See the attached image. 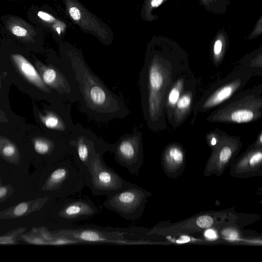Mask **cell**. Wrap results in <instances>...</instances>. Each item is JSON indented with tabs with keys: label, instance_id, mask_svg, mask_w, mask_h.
<instances>
[{
	"label": "cell",
	"instance_id": "1",
	"mask_svg": "<svg viewBox=\"0 0 262 262\" xmlns=\"http://www.w3.org/2000/svg\"><path fill=\"white\" fill-rule=\"evenodd\" d=\"M62 61L78 90L81 112L99 122L123 119L129 114L123 98L106 86L79 52L66 51Z\"/></svg>",
	"mask_w": 262,
	"mask_h": 262
},
{
	"label": "cell",
	"instance_id": "2",
	"mask_svg": "<svg viewBox=\"0 0 262 262\" xmlns=\"http://www.w3.org/2000/svg\"><path fill=\"white\" fill-rule=\"evenodd\" d=\"M52 236H61L79 242L81 244H116L138 245L154 244L148 230L138 227L114 228L93 224H75L57 225L50 230Z\"/></svg>",
	"mask_w": 262,
	"mask_h": 262
},
{
	"label": "cell",
	"instance_id": "3",
	"mask_svg": "<svg viewBox=\"0 0 262 262\" xmlns=\"http://www.w3.org/2000/svg\"><path fill=\"white\" fill-rule=\"evenodd\" d=\"M85 186L84 174L71 155L57 161L47 176L41 190L48 193V198L52 194L59 199L74 196Z\"/></svg>",
	"mask_w": 262,
	"mask_h": 262
},
{
	"label": "cell",
	"instance_id": "4",
	"mask_svg": "<svg viewBox=\"0 0 262 262\" xmlns=\"http://www.w3.org/2000/svg\"><path fill=\"white\" fill-rule=\"evenodd\" d=\"M67 140L71 155L83 173L84 178L96 156L104 155L106 152L113 153L114 150V144L105 142L79 123L75 124Z\"/></svg>",
	"mask_w": 262,
	"mask_h": 262
},
{
	"label": "cell",
	"instance_id": "5",
	"mask_svg": "<svg viewBox=\"0 0 262 262\" xmlns=\"http://www.w3.org/2000/svg\"><path fill=\"white\" fill-rule=\"evenodd\" d=\"M151 195L150 192L134 184L107 195L103 205L122 218L134 222L141 217Z\"/></svg>",
	"mask_w": 262,
	"mask_h": 262
},
{
	"label": "cell",
	"instance_id": "6",
	"mask_svg": "<svg viewBox=\"0 0 262 262\" xmlns=\"http://www.w3.org/2000/svg\"><path fill=\"white\" fill-rule=\"evenodd\" d=\"M103 155L95 157L85 177L86 186L95 195H108L134 185L124 180L114 169L108 166Z\"/></svg>",
	"mask_w": 262,
	"mask_h": 262
},
{
	"label": "cell",
	"instance_id": "7",
	"mask_svg": "<svg viewBox=\"0 0 262 262\" xmlns=\"http://www.w3.org/2000/svg\"><path fill=\"white\" fill-rule=\"evenodd\" d=\"M74 196L59 199L55 204L52 214L57 225L75 224L90 219L99 212L97 206L90 199Z\"/></svg>",
	"mask_w": 262,
	"mask_h": 262
},
{
	"label": "cell",
	"instance_id": "8",
	"mask_svg": "<svg viewBox=\"0 0 262 262\" xmlns=\"http://www.w3.org/2000/svg\"><path fill=\"white\" fill-rule=\"evenodd\" d=\"M113 153L118 164L137 176L144 162L142 133L134 130L120 137L114 143Z\"/></svg>",
	"mask_w": 262,
	"mask_h": 262
},
{
	"label": "cell",
	"instance_id": "9",
	"mask_svg": "<svg viewBox=\"0 0 262 262\" xmlns=\"http://www.w3.org/2000/svg\"><path fill=\"white\" fill-rule=\"evenodd\" d=\"M219 213V212L201 213L196 216L177 223L176 225H171L167 228L160 224L157 225L148 230V233L150 235H159L162 232L167 231L162 234L166 233L180 234L207 229L213 225H216L217 221H217V219L226 217L227 213L223 214L224 213H222L217 216Z\"/></svg>",
	"mask_w": 262,
	"mask_h": 262
},
{
	"label": "cell",
	"instance_id": "10",
	"mask_svg": "<svg viewBox=\"0 0 262 262\" xmlns=\"http://www.w3.org/2000/svg\"><path fill=\"white\" fill-rule=\"evenodd\" d=\"M71 106L72 103L67 101L57 102L55 110L48 111L42 117L44 125L67 139L75 125L71 115Z\"/></svg>",
	"mask_w": 262,
	"mask_h": 262
},
{
	"label": "cell",
	"instance_id": "11",
	"mask_svg": "<svg viewBox=\"0 0 262 262\" xmlns=\"http://www.w3.org/2000/svg\"><path fill=\"white\" fill-rule=\"evenodd\" d=\"M237 147L230 144H220L215 147L204 170V175L220 176L231 164L237 152Z\"/></svg>",
	"mask_w": 262,
	"mask_h": 262
},
{
	"label": "cell",
	"instance_id": "12",
	"mask_svg": "<svg viewBox=\"0 0 262 262\" xmlns=\"http://www.w3.org/2000/svg\"><path fill=\"white\" fill-rule=\"evenodd\" d=\"M261 149L250 151L233 163L230 174L233 177L243 178L261 176L262 172Z\"/></svg>",
	"mask_w": 262,
	"mask_h": 262
},
{
	"label": "cell",
	"instance_id": "13",
	"mask_svg": "<svg viewBox=\"0 0 262 262\" xmlns=\"http://www.w3.org/2000/svg\"><path fill=\"white\" fill-rule=\"evenodd\" d=\"M164 172L167 176L176 177L185 169V158L183 149L179 145L169 146L164 150L162 158Z\"/></svg>",
	"mask_w": 262,
	"mask_h": 262
},
{
	"label": "cell",
	"instance_id": "14",
	"mask_svg": "<svg viewBox=\"0 0 262 262\" xmlns=\"http://www.w3.org/2000/svg\"><path fill=\"white\" fill-rule=\"evenodd\" d=\"M50 199L46 196L29 201L22 202L5 210L0 211L1 219L24 217L42 209Z\"/></svg>",
	"mask_w": 262,
	"mask_h": 262
},
{
	"label": "cell",
	"instance_id": "15",
	"mask_svg": "<svg viewBox=\"0 0 262 262\" xmlns=\"http://www.w3.org/2000/svg\"><path fill=\"white\" fill-rule=\"evenodd\" d=\"M13 58L20 71L26 77L48 94L51 93V91L47 88L36 70L29 62L20 55H14Z\"/></svg>",
	"mask_w": 262,
	"mask_h": 262
},
{
	"label": "cell",
	"instance_id": "16",
	"mask_svg": "<svg viewBox=\"0 0 262 262\" xmlns=\"http://www.w3.org/2000/svg\"><path fill=\"white\" fill-rule=\"evenodd\" d=\"M238 86L237 82H231L223 86L207 100L204 104L205 108H210L219 104L231 96Z\"/></svg>",
	"mask_w": 262,
	"mask_h": 262
},
{
	"label": "cell",
	"instance_id": "17",
	"mask_svg": "<svg viewBox=\"0 0 262 262\" xmlns=\"http://www.w3.org/2000/svg\"><path fill=\"white\" fill-rule=\"evenodd\" d=\"M254 112L249 109H239L233 112L230 115L231 121L236 123H245L252 120Z\"/></svg>",
	"mask_w": 262,
	"mask_h": 262
},
{
	"label": "cell",
	"instance_id": "18",
	"mask_svg": "<svg viewBox=\"0 0 262 262\" xmlns=\"http://www.w3.org/2000/svg\"><path fill=\"white\" fill-rule=\"evenodd\" d=\"M19 239L29 244L49 245L48 243L45 239L32 230L29 233L22 234Z\"/></svg>",
	"mask_w": 262,
	"mask_h": 262
},
{
	"label": "cell",
	"instance_id": "19",
	"mask_svg": "<svg viewBox=\"0 0 262 262\" xmlns=\"http://www.w3.org/2000/svg\"><path fill=\"white\" fill-rule=\"evenodd\" d=\"M25 230L26 228H20L13 231L11 233H7L3 236H0V244H13L16 243V238Z\"/></svg>",
	"mask_w": 262,
	"mask_h": 262
},
{
	"label": "cell",
	"instance_id": "20",
	"mask_svg": "<svg viewBox=\"0 0 262 262\" xmlns=\"http://www.w3.org/2000/svg\"><path fill=\"white\" fill-rule=\"evenodd\" d=\"M191 102V97L189 94L183 95L177 102V108L179 112H184L188 110Z\"/></svg>",
	"mask_w": 262,
	"mask_h": 262
},
{
	"label": "cell",
	"instance_id": "21",
	"mask_svg": "<svg viewBox=\"0 0 262 262\" xmlns=\"http://www.w3.org/2000/svg\"><path fill=\"white\" fill-rule=\"evenodd\" d=\"M180 94V88L177 84L170 91L168 96V104L172 107L177 104L179 99Z\"/></svg>",
	"mask_w": 262,
	"mask_h": 262
},
{
	"label": "cell",
	"instance_id": "22",
	"mask_svg": "<svg viewBox=\"0 0 262 262\" xmlns=\"http://www.w3.org/2000/svg\"><path fill=\"white\" fill-rule=\"evenodd\" d=\"M13 187L10 185L0 186V202L5 201L14 192Z\"/></svg>",
	"mask_w": 262,
	"mask_h": 262
},
{
	"label": "cell",
	"instance_id": "23",
	"mask_svg": "<svg viewBox=\"0 0 262 262\" xmlns=\"http://www.w3.org/2000/svg\"><path fill=\"white\" fill-rule=\"evenodd\" d=\"M70 16L75 20H78L80 18L81 13L79 9L76 7H71L69 10Z\"/></svg>",
	"mask_w": 262,
	"mask_h": 262
},
{
	"label": "cell",
	"instance_id": "24",
	"mask_svg": "<svg viewBox=\"0 0 262 262\" xmlns=\"http://www.w3.org/2000/svg\"><path fill=\"white\" fill-rule=\"evenodd\" d=\"M204 236L205 238L211 241L214 240L217 237L216 231L212 229H207L205 232Z\"/></svg>",
	"mask_w": 262,
	"mask_h": 262
},
{
	"label": "cell",
	"instance_id": "25",
	"mask_svg": "<svg viewBox=\"0 0 262 262\" xmlns=\"http://www.w3.org/2000/svg\"><path fill=\"white\" fill-rule=\"evenodd\" d=\"M12 33L17 36H25L27 34V30L20 26H15L12 28Z\"/></svg>",
	"mask_w": 262,
	"mask_h": 262
},
{
	"label": "cell",
	"instance_id": "26",
	"mask_svg": "<svg viewBox=\"0 0 262 262\" xmlns=\"http://www.w3.org/2000/svg\"><path fill=\"white\" fill-rule=\"evenodd\" d=\"M222 48V41L217 40L215 41L213 51L215 55H219L221 52Z\"/></svg>",
	"mask_w": 262,
	"mask_h": 262
},
{
	"label": "cell",
	"instance_id": "27",
	"mask_svg": "<svg viewBox=\"0 0 262 262\" xmlns=\"http://www.w3.org/2000/svg\"><path fill=\"white\" fill-rule=\"evenodd\" d=\"M38 16L42 19L46 21H50L52 19V17L50 15L43 12L39 11L38 13Z\"/></svg>",
	"mask_w": 262,
	"mask_h": 262
},
{
	"label": "cell",
	"instance_id": "28",
	"mask_svg": "<svg viewBox=\"0 0 262 262\" xmlns=\"http://www.w3.org/2000/svg\"><path fill=\"white\" fill-rule=\"evenodd\" d=\"M163 1V0H152L151 5L153 7H157L162 3Z\"/></svg>",
	"mask_w": 262,
	"mask_h": 262
},
{
	"label": "cell",
	"instance_id": "29",
	"mask_svg": "<svg viewBox=\"0 0 262 262\" xmlns=\"http://www.w3.org/2000/svg\"><path fill=\"white\" fill-rule=\"evenodd\" d=\"M217 140L215 138L213 137L211 140V145L214 146L216 144Z\"/></svg>",
	"mask_w": 262,
	"mask_h": 262
},
{
	"label": "cell",
	"instance_id": "30",
	"mask_svg": "<svg viewBox=\"0 0 262 262\" xmlns=\"http://www.w3.org/2000/svg\"><path fill=\"white\" fill-rule=\"evenodd\" d=\"M56 30H57V32L58 33V34H60V28H59V27L57 28Z\"/></svg>",
	"mask_w": 262,
	"mask_h": 262
},
{
	"label": "cell",
	"instance_id": "31",
	"mask_svg": "<svg viewBox=\"0 0 262 262\" xmlns=\"http://www.w3.org/2000/svg\"><path fill=\"white\" fill-rule=\"evenodd\" d=\"M0 183H1V179H0Z\"/></svg>",
	"mask_w": 262,
	"mask_h": 262
}]
</instances>
